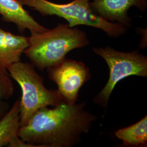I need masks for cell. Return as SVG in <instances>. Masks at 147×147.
I'll use <instances>...</instances> for the list:
<instances>
[{
    "label": "cell",
    "instance_id": "obj_6",
    "mask_svg": "<svg viewBox=\"0 0 147 147\" xmlns=\"http://www.w3.org/2000/svg\"><path fill=\"white\" fill-rule=\"evenodd\" d=\"M46 70L49 78L57 85L61 99L69 104L76 102L80 90L91 78L84 63L67 58Z\"/></svg>",
    "mask_w": 147,
    "mask_h": 147
},
{
    "label": "cell",
    "instance_id": "obj_1",
    "mask_svg": "<svg viewBox=\"0 0 147 147\" xmlns=\"http://www.w3.org/2000/svg\"><path fill=\"white\" fill-rule=\"evenodd\" d=\"M85 102L69 104L62 100L53 109L36 112L18 136L31 147H71L89 132L97 117L85 109Z\"/></svg>",
    "mask_w": 147,
    "mask_h": 147
},
{
    "label": "cell",
    "instance_id": "obj_9",
    "mask_svg": "<svg viewBox=\"0 0 147 147\" xmlns=\"http://www.w3.org/2000/svg\"><path fill=\"white\" fill-rule=\"evenodd\" d=\"M29 45L28 37L16 35L0 27V70H7L11 64L20 61Z\"/></svg>",
    "mask_w": 147,
    "mask_h": 147
},
{
    "label": "cell",
    "instance_id": "obj_3",
    "mask_svg": "<svg viewBox=\"0 0 147 147\" xmlns=\"http://www.w3.org/2000/svg\"><path fill=\"white\" fill-rule=\"evenodd\" d=\"M19 1L22 5L38 11L43 16H55L63 18L70 27L79 25L92 27L112 38L121 37L127 31L126 27L95 14L90 5V0H74L68 3H56L48 0Z\"/></svg>",
    "mask_w": 147,
    "mask_h": 147
},
{
    "label": "cell",
    "instance_id": "obj_10",
    "mask_svg": "<svg viewBox=\"0 0 147 147\" xmlns=\"http://www.w3.org/2000/svg\"><path fill=\"white\" fill-rule=\"evenodd\" d=\"M20 99H18L0 119V147L8 146L19 138L20 127Z\"/></svg>",
    "mask_w": 147,
    "mask_h": 147
},
{
    "label": "cell",
    "instance_id": "obj_13",
    "mask_svg": "<svg viewBox=\"0 0 147 147\" xmlns=\"http://www.w3.org/2000/svg\"><path fill=\"white\" fill-rule=\"evenodd\" d=\"M10 106L8 102L0 100V119L9 110Z\"/></svg>",
    "mask_w": 147,
    "mask_h": 147
},
{
    "label": "cell",
    "instance_id": "obj_8",
    "mask_svg": "<svg viewBox=\"0 0 147 147\" xmlns=\"http://www.w3.org/2000/svg\"><path fill=\"white\" fill-rule=\"evenodd\" d=\"M0 15L3 21L16 24L21 34L26 30H28L31 33L42 32L47 30L24 9L19 0H0Z\"/></svg>",
    "mask_w": 147,
    "mask_h": 147
},
{
    "label": "cell",
    "instance_id": "obj_5",
    "mask_svg": "<svg viewBox=\"0 0 147 147\" xmlns=\"http://www.w3.org/2000/svg\"><path fill=\"white\" fill-rule=\"evenodd\" d=\"M93 52L107 64L110 74L104 87L94 98L95 103L106 107L111 95L121 80L130 76H147V57L138 52H121L112 47H94Z\"/></svg>",
    "mask_w": 147,
    "mask_h": 147
},
{
    "label": "cell",
    "instance_id": "obj_4",
    "mask_svg": "<svg viewBox=\"0 0 147 147\" xmlns=\"http://www.w3.org/2000/svg\"><path fill=\"white\" fill-rule=\"evenodd\" d=\"M7 71L21 88L20 127L26 125L40 109L54 107L62 100L57 89H47L44 86V79L32 64L20 61L8 67Z\"/></svg>",
    "mask_w": 147,
    "mask_h": 147
},
{
    "label": "cell",
    "instance_id": "obj_12",
    "mask_svg": "<svg viewBox=\"0 0 147 147\" xmlns=\"http://www.w3.org/2000/svg\"><path fill=\"white\" fill-rule=\"evenodd\" d=\"M14 93V85L8 71L0 70V100H8Z\"/></svg>",
    "mask_w": 147,
    "mask_h": 147
},
{
    "label": "cell",
    "instance_id": "obj_11",
    "mask_svg": "<svg viewBox=\"0 0 147 147\" xmlns=\"http://www.w3.org/2000/svg\"><path fill=\"white\" fill-rule=\"evenodd\" d=\"M116 136L127 146H142L147 142V116L134 124L117 130Z\"/></svg>",
    "mask_w": 147,
    "mask_h": 147
},
{
    "label": "cell",
    "instance_id": "obj_7",
    "mask_svg": "<svg viewBox=\"0 0 147 147\" xmlns=\"http://www.w3.org/2000/svg\"><path fill=\"white\" fill-rule=\"evenodd\" d=\"M90 5L97 16L127 28L131 26L132 19L129 16L130 8L136 7L145 11L147 0H90Z\"/></svg>",
    "mask_w": 147,
    "mask_h": 147
},
{
    "label": "cell",
    "instance_id": "obj_2",
    "mask_svg": "<svg viewBox=\"0 0 147 147\" xmlns=\"http://www.w3.org/2000/svg\"><path fill=\"white\" fill-rule=\"evenodd\" d=\"M28 38L30 45L24 53L41 71L62 62L71 51L89 44L85 32L68 24H59L42 32H31Z\"/></svg>",
    "mask_w": 147,
    "mask_h": 147
}]
</instances>
